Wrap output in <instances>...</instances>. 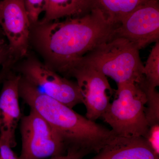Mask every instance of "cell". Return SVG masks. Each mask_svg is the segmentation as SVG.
I'll use <instances>...</instances> for the list:
<instances>
[{
  "mask_svg": "<svg viewBox=\"0 0 159 159\" xmlns=\"http://www.w3.org/2000/svg\"><path fill=\"white\" fill-rule=\"evenodd\" d=\"M119 25L110 21L99 9L93 8L80 17L39 21L31 25L30 39L46 65L65 77L74 62L116 37Z\"/></svg>",
  "mask_w": 159,
  "mask_h": 159,
  "instance_id": "6da1fadb",
  "label": "cell"
},
{
  "mask_svg": "<svg viewBox=\"0 0 159 159\" xmlns=\"http://www.w3.org/2000/svg\"><path fill=\"white\" fill-rule=\"evenodd\" d=\"M20 97L59 134L68 148L97 153L116 136L111 129L91 121L61 102L38 93L21 78Z\"/></svg>",
  "mask_w": 159,
  "mask_h": 159,
  "instance_id": "7a4b0ae2",
  "label": "cell"
},
{
  "mask_svg": "<svg viewBox=\"0 0 159 159\" xmlns=\"http://www.w3.org/2000/svg\"><path fill=\"white\" fill-rule=\"evenodd\" d=\"M139 51L128 40L115 37L77 61L93 67L117 84L127 82L140 84L145 77L144 65Z\"/></svg>",
  "mask_w": 159,
  "mask_h": 159,
  "instance_id": "3957f363",
  "label": "cell"
},
{
  "mask_svg": "<svg viewBox=\"0 0 159 159\" xmlns=\"http://www.w3.org/2000/svg\"><path fill=\"white\" fill-rule=\"evenodd\" d=\"M116 99L110 102L101 118L119 136L146 138L149 130L145 108L147 97L138 84H117Z\"/></svg>",
  "mask_w": 159,
  "mask_h": 159,
  "instance_id": "277c9868",
  "label": "cell"
},
{
  "mask_svg": "<svg viewBox=\"0 0 159 159\" xmlns=\"http://www.w3.org/2000/svg\"><path fill=\"white\" fill-rule=\"evenodd\" d=\"M18 73L38 93L70 108L83 103L76 81L62 77L36 58L30 57L25 61L18 70Z\"/></svg>",
  "mask_w": 159,
  "mask_h": 159,
  "instance_id": "5b68a950",
  "label": "cell"
},
{
  "mask_svg": "<svg viewBox=\"0 0 159 159\" xmlns=\"http://www.w3.org/2000/svg\"><path fill=\"white\" fill-rule=\"evenodd\" d=\"M21 151L20 159H48L64 154L66 146L48 122L30 109L20 121Z\"/></svg>",
  "mask_w": 159,
  "mask_h": 159,
  "instance_id": "8992f818",
  "label": "cell"
},
{
  "mask_svg": "<svg viewBox=\"0 0 159 159\" xmlns=\"http://www.w3.org/2000/svg\"><path fill=\"white\" fill-rule=\"evenodd\" d=\"M67 77L76 79L86 109V117L94 122L101 118L114 93L107 77L93 67L77 61L69 69Z\"/></svg>",
  "mask_w": 159,
  "mask_h": 159,
  "instance_id": "52a82bcc",
  "label": "cell"
},
{
  "mask_svg": "<svg viewBox=\"0 0 159 159\" xmlns=\"http://www.w3.org/2000/svg\"><path fill=\"white\" fill-rule=\"evenodd\" d=\"M31 27L24 0L0 1V28L8 40L12 59L27 55Z\"/></svg>",
  "mask_w": 159,
  "mask_h": 159,
  "instance_id": "ba28073f",
  "label": "cell"
},
{
  "mask_svg": "<svg viewBox=\"0 0 159 159\" xmlns=\"http://www.w3.org/2000/svg\"><path fill=\"white\" fill-rule=\"evenodd\" d=\"M116 37L123 38L141 50L159 40V0L140 6L123 19Z\"/></svg>",
  "mask_w": 159,
  "mask_h": 159,
  "instance_id": "9c48e42d",
  "label": "cell"
},
{
  "mask_svg": "<svg viewBox=\"0 0 159 159\" xmlns=\"http://www.w3.org/2000/svg\"><path fill=\"white\" fill-rule=\"evenodd\" d=\"M21 76L11 69L2 84L0 94V139L12 148L16 145V132L21 119L19 104Z\"/></svg>",
  "mask_w": 159,
  "mask_h": 159,
  "instance_id": "30bf717a",
  "label": "cell"
},
{
  "mask_svg": "<svg viewBox=\"0 0 159 159\" xmlns=\"http://www.w3.org/2000/svg\"><path fill=\"white\" fill-rule=\"evenodd\" d=\"M89 159H159L150 143L142 136H116Z\"/></svg>",
  "mask_w": 159,
  "mask_h": 159,
  "instance_id": "8fae6325",
  "label": "cell"
},
{
  "mask_svg": "<svg viewBox=\"0 0 159 159\" xmlns=\"http://www.w3.org/2000/svg\"><path fill=\"white\" fill-rule=\"evenodd\" d=\"M92 0H46L44 16L41 23L57 20L64 17H77L93 9Z\"/></svg>",
  "mask_w": 159,
  "mask_h": 159,
  "instance_id": "7c38bea8",
  "label": "cell"
},
{
  "mask_svg": "<svg viewBox=\"0 0 159 159\" xmlns=\"http://www.w3.org/2000/svg\"><path fill=\"white\" fill-rule=\"evenodd\" d=\"M152 0H92L93 9H99L107 19L119 24L124 17Z\"/></svg>",
  "mask_w": 159,
  "mask_h": 159,
  "instance_id": "4fadbf2b",
  "label": "cell"
},
{
  "mask_svg": "<svg viewBox=\"0 0 159 159\" xmlns=\"http://www.w3.org/2000/svg\"><path fill=\"white\" fill-rule=\"evenodd\" d=\"M144 81L140 85L156 89L159 85V40L152 47L144 66Z\"/></svg>",
  "mask_w": 159,
  "mask_h": 159,
  "instance_id": "5bb4252c",
  "label": "cell"
},
{
  "mask_svg": "<svg viewBox=\"0 0 159 159\" xmlns=\"http://www.w3.org/2000/svg\"><path fill=\"white\" fill-rule=\"evenodd\" d=\"M146 97L145 116L149 127L159 124V94L156 89L142 87Z\"/></svg>",
  "mask_w": 159,
  "mask_h": 159,
  "instance_id": "9a60e30c",
  "label": "cell"
},
{
  "mask_svg": "<svg viewBox=\"0 0 159 159\" xmlns=\"http://www.w3.org/2000/svg\"><path fill=\"white\" fill-rule=\"evenodd\" d=\"M31 25L39 21L40 16L44 12L46 0H24Z\"/></svg>",
  "mask_w": 159,
  "mask_h": 159,
  "instance_id": "2e32d148",
  "label": "cell"
},
{
  "mask_svg": "<svg viewBox=\"0 0 159 159\" xmlns=\"http://www.w3.org/2000/svg\"><path fill=\"white\" fill-rule=\"evenodd\" d=\"M88 153L85 151L76 148H70L67 149L64 154L52 157L48 159H83Z\"/></svg>",
  "mask_w": 159,
  "mask_h": 159,
  "instance_id": "e0dca14e",
  "label": "cell"
},
{
  "mask_svg": "<svg viewBox=\"0 0 159 159\" xmlns=\"http://www.w3.org/2000/svg\"><path fill=\"white\" fill-rule=\"evenodd\" d=\"M159 124L149 127L145 139L148 140L155 151L159 153Z\"/></svg>",
  "mask_w": 159,
  "mask_h": 159,
  "instance_id": "ac0fdd59",
  "label": "cell"
},
{
  "mask_svg": "<svg viewBox=\"0 0 159 159\" xmlns=\"http://www.w3.org/2000/svg\"><path fill=\"white\" fill-rule=\"evenodd\" d=\"M11 145L0 139V157L2 159H20L12 150Z\"/></svg>",
  "mask_w": 159,
  "mask_h": 159,
  "instance_id": "d6986e66",
  "label": "cell"
},
{
  "mask_svg": "<svg viewBox=\"0 0 159 159\" xmlns=\"http://www.w3.org/2000/svg\"><path fill=\"white\" fill-rule=\"evenodd\" d=\"M10 57L8 44L5 41L0 43V66H2Z\"/></svg>",
  "mask_w": 159,
  "mask_h": 159,
  "instance_id": "ffe728a7",
  "label": "cell"
},
{
  "mask_svg": "<svg viewBox=\"0 0 159 159\" xmlns=\"http://www.w3.org/2000/svg\"><path fill=\"white\" fill-rule=\"evenodd\" d=\"M12 63L13 61L9 59L2 66V68L0 70V84H2L6 75L12 68Z\"/></svg>",
  "mask_w": 159,
  "mask_h": 159,
  "instance_id": "44dd1931",
  "label": "cell"
},
{
  "mask_svg": "<svg viewBox=\"0 0 159 159\" xmlns=\"http://www.w3.org/2000/svg\"><path fill=\"white\" fill-rule=\"evenodd\" d=\"M3 34L2 32V30H1V28H0V43L4 41V39L2 38V37H1V35Z\"/></svg>",
  "mask_w": 159,
  "mask_h": 159,
  "instance_id": "7402d4cb",
  "label": "cell"
},
{
  "mask_svg": "<svg viewBox=\"0 0 159 159\" xmlns=\"http://www.w3.org/2000/svg\"><path fill=\"white\" fill-rule=\"evenodd\" d=\"M0 159H2V158H1V157H0Z\"/></svg>",
  "mask_w": 159,
  "mask_h": 159,
  "instance_id": "603a6c76",
  "label": "cell"
}]
</instances>
